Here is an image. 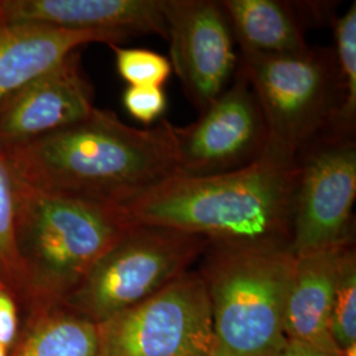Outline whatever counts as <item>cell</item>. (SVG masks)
<instances>
[{
	"instance_id": "1",
	"label": "cell",
	"mask_w": 356,
	"mask_h": 356,
	"mask_svg": "<svg viewBox=\"0 0 356 356\" xmlns=\"http://www.w3.org/2000/svg\"><path fill=\"white\" fill-rule=\"evenodd\" d=\"M175 127L147 129L94 108L82 120L0 152L13 176L38 191L123 206L177 173Z\"/></svg>"
},
{
	"instance_id": "2",
	"label": "cell",
	"mask_w": 356,
	"mask_h": 356,
	"mask_svg": "<svg viewBox=\"0 0 356 356\" xmlns=\"http://www.w3.org/2000/svg\"><path fill=\"white\" fill-rule=\"evenodd\" d=\"M297 181L298 160L264 148L235 170L175 173L122 207L132 225L178 229L211 244L291 245Z\"/></svg>"
},
{
	"instance_id": "3",
	"label": "cell",
	"mask_w": 356,
	"mask_h": 356,
	"mask_svg": "<svg viewBox=\"0 0 356 356\" xmlns=\"http://www.w3.org/2000/svg\"><path fill=\"white\" fill-rule=\"evenodd\" d=\"M15 207L22 319L61 304L132 226L122 206L45 193L16 177Z\"/></svg>"
},
{
	"instance_id": "4",
	"label": "cell",
	"mask_w": 356,
	"mask_h": 356,
	"mask_svg": "<svg viewBox=\"0 0 356 356\" xmlns=\"http://www.w3.org/2000/svg\"><path fill=\"white\" fill-rule=\"evenodd\" d=\"M202 275L214 356H273L284 342L296 256L288 244H210Z\"/></svg>"
},
{
	"instance_id": "5",
	"label": "cell",
	"mask_w": 356,
	"mask_h": 356,
	"mask_svg": "<svg viewBox=\"0 0 356 356\" xmlns=\"http://www.w3.org/2000/svg\"><path fill=\"white\" fill-rule=\"evenodd\" d=\"M241 66L267 128L266 148L298 160L330 129L343 101L334 51L307 48L294 54L243 53Z\"/></svg>"
},
{
	"instance_id": "6",
	"label": "cell",
	"mask_w": 356,
	"mask_h": 356,
	"mask_svg": "<svg viewBox=\"0 0 356 356\" xmlns=\"http://www.w3.org/2000/svg\"><path fill=\"white\" fill-rule=\"evenodd\" d=\"M210 244L178 229L132 225L61 304L98 323L106 322L188 272Z\"/></svg>"
},
{
	"instance_id": "7",
	"label": "cell",
	"mask_w": 356,
	"mask_h": 356,
	"mask_svg": "<svg viewBox=\"0 0 356 356\" xmlns=\"http://www.w3.org/2000/svg\"><path fill=\"white\" fill-rule=\"evenodd\" d=\"M103 356H214L209 293L188 270L151 298L101 323Z\"/></svg>"
},
{
	"instance_id": "8",
	"label": "cell",
	"mask_w": 356,
	"mask_h": 356,
	"mask_svg": "<svg viewBox=\"0 0 356 356\" xmlns=\"http://www.w3.org/2000/svg\"><path fill=\"white\" fill-rule=\"evenodd\" d=\"M355 198L354 135L327 129L298 154L293 254H312L351 243Z\"/></svg>"
},
{
	"instance_id": "9",
	"label": "cell",
	"mask_w": 356,
	"mask_h": 356,
	"mask_svg": "<svg viewBox=\"0 0 356 356\" xmlns=\"http://www.w3.org/2000/svg\"><path fill=\"white\" fill-rule=\"evenodd\" d=\"M177 173L216 175L251 164L267 144V128L259 103L239 69L197 122L175 127Z\"/></svg>"
},
{
	"instance_id": "10",
	"label": "cell",
	"mask_w": 356,
	"mask_h": 356,
	"mask_svg": "<svg viewBox=\"0 0 356 356\" xmlns=\"http://www.w3.org/2000/svg\"><path fill=\"white\" fill-rule=\"evenodd\" d=\"M172 72L194 107L204 111L229 88L238 56L219 1L163 0Z\"/></svg>"
},
{
	"instance_id": "11",
	"label": "cell",
	"mask_w": 356,
	"mask_h": 356,
	"mask_svg": "<svg viewBox=\"0 0 356 356\" xmlns=\"http://www.w3.org/2000/svg\"><path fill=\"white\" fill-rule=\"evenodd\" d=\"M94 108V90L81 53L73 51L0 101V152L74 124Z\"/></svg>"
},
{
	"instance_id": "12",
	"label": "cell",
	"mask_w": 356,
	"mask_h": 356,
	"mask_svg": "<svg viewBox=\"0 0 356 356\" xmlns=\"http://www.w3.org/2000/svg\"><path fill=\"white\" fill-rule=\"evenodd\" d=\"M0 23L106 32L123 41L151 33L168 40L163 0H0Z\"/></svg>"
},
{
	"instance_id": "13",
	"label": "cell",
	"mask_w": 356,
	"mask_h": 356,
	"mask_svg": "<svg viewBox=\"0 0 356 356\" xmlns=\"http://www.w3.org/2000/svg\"><path fill=\"white\" fill-rule=\"evenodd\" d=\"M91 42H123L111 33L44 24L0 23V101Z\"/></svg>"
},
{
	"instance_id": "14",
	"label": "cell",
	"mask_w": 356,
	"mask_h": 356,
	"mask_svg": "<svg viewBox=\"0 0 356 356\" xmlns=\"http://www.w3.org/2000/svg\"><path fill=\"white\" fill-rule=\"evenodd\" d=\"M348 244L296 256L285 310L288 339L341 354L331 338V309L341 257Z\"/></svg>"
},
{
	"instance_id": "15",
	"label": "cell",
	"mask_w": 356,
	"mask_h": 356,
	"mask_svg": "<svg viewBox=\"0 0 356 356\" xmlns=\"http://www.w3.org/2000/svg\"><path fill=\"white\" fill-rule=\"evenodd\" d=\"M219 3L243 53L281 56L301 53L309 48L300 17L289 3L277 0Z\"/></svg>"
},
{
	"instance_id": "16",
	"label": "cell",
	"mask_w": 356,
	"mask_h": 356,
	"mask_svg": "<svg viewBox=\"0 0 356 356\" xmlns=\"http://www.w3.org/2000/svg\"><path fill=\"white\" fill-rule=\"evenodd\" d=\"M8 356H103L101 323L63 304L22 319Z\"/></svg>"
},
{
	"instance_id": "17",
	"label": "cell",
	"mask_w": 356,
	"mask_h": 356,
	"mask_svg": "<svg viewBox=\"0 0 356 356\" xmlns=\"http://www.w3.org/2000/svg\"><path fill=\"white\" fill-rule=\"evenodd\" d=\"M334 56L343 88V101L330 129L354 135L356 118V3L334 20Z\"/></svg>"
},
{
	"instance_id": "18",
	"label": "cell",
	"mask_w": 356,
	"mask_h": 356,
	"mask_svg": "<svg viewBox=\"0 0 356 356\" xmlns=\"http://www.w3.org/2000/svg\"><path fill=\"white\" fill-rule=\"evenodd\" d=\"M330 334L342 356H355L356 254L353 244L344 247L331 309Z\"/></svg>"
},
{
	"instance_id": "19",
	"label": "cell",
	"mask_w": 356,
	"mask_h": 356,
	"mask_svg": "<svg viewBox=\"0 0 356 356\" xmlns=\"http://www.w3.org/2000/svg\"><path fill=\"white\" fill-rule=\"evenodd\" d=\"M15 177L0 153V284L6 286L20 307L23 282L15 245Z\"/></svg>"
},
{
	"instance_id": "20",
	"label": "cell",
	"mask_w": 356,
	"mask_h": 356,
	"mask_svg": "<svg viewBox=\"0 0 356 356\" xmlns=\"http://www.w3.org/2000/svg\"><path fill=\"white\" fill-rule=\"evenodd\" d=\"M110 47L118 73L128 86L163 88L172 73V65L163 54L141 48H120L115 44Z\"/></svg>"
},
{
	"instance_id": "21",
	"label": "cell",
	"mask_w": 356,
	"mask_h": 356,
	"mask_svg": "<svg viewBox=\"0 0 356 356\" xmlns=\"http://www.w3.org/2000/svg\"><path fill=\"white\" fill-rule=\"evenodd\" d=\"M123 106L134 119L151 124L165 111V91L163 88L152 86H128L123 94Z\"/></svg>"
},
{
	"instance_id": "22",
	"label": "cell",
	"mask_w": 356,
	"mask_h": 356,
	"mask_svg": "<svg viewBox=\"0 0 356 356\" xmlns=\"http://www.w3.org/2000/svg\"><path fill=\"white\" fill-rule=\"evenodd\" d=\"M22 329V314L13 293L0 284V344L13 350Z\"/></svg>"
},
{
	"instance_id": "23",
	"label": "cell",
	"mask_w": 356,
	"mask_h": 356,
	"mask_svg": "<svg viewBox=\"0 0 356 356\" xmlns=\"http://www.w3.org/2000/svg\"><path fill=\"white\" fill-rule=\"evenodd\" d=\"M273 356H342L338 353L319 348L317 346L288 339L281 346L280 350Z\"/></svg>"
},
{
	"instance_id": "24",
	"label": "cell",
	"mask_w": 356,
	"mask_h": 356,
	"mask_svg": "<svg viewBox=\"0 0 356 356\" xmlns=\"http://www.w3.org/2000/svg\"><path fill=\"white\" fill-rule=\"evenodd\" d=\"M8 350L7 348H4L1 344H0V356H8Z\"/></svg>"
}]
</instances>
